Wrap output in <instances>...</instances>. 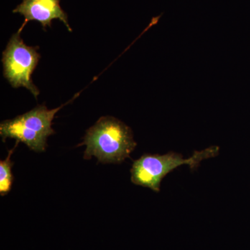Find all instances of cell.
<instances>
[{
  "mask_svg": "<svg viewBox=\"0 0 250 250\" xmlns=\"http://www.w3.org/2000/svg\"><path fill=\"white\" fill-rule=\"evenodd\" d=\"M80 146H86L85 159L95 156L103 164H121L130 157L137 143L129 126L116 118L105 116L87 130Z\"/></svg>",
  "mask_w": 250,
  "mask_h": 250,
  "instance_id": "cell-1",
  "label": "cell"
},
{
  "mask_svg": "<svg viewBox=\"0 0 250 250\" xmlns=\"http://www.w3.org/2000/svg\"><path fill=\"white\" fill-rule=\"evenodd\" d=\"M220 152L218 146H213L201 151H195L191 157L184 159L178 153L170 152L164 155L144 154L134 161L131 168V181L135 185L160 192L161 184L167 174L177 167L188 165L190 170H197L202 161L216 157Z\"/></svg>",
  "mask_w": 250,
  "mask_h": 250,
  "instance_id": "cell-2",
  "label": "cell"
},
{
  "mask_svg": "<svg viewBox=\"0 0 250 250\" xmlns=\"http://www.w3.org/2000/svg\"><path fill=\"white\" fill-rule=\"evenodd\" d=\"M63 106L49 110L45 105H39L14 119L1 122L0 135L2 141L16 139L17 142L24 143L31 150L44 152L47 138L55 133L52 127L54 116Z\"/></svg>",
  "mask_w": 250,
  "mask_h": 250,
  "instance_id": "cell-3",
  "label": "cell"
},
{
  "mask_svg": "<svg viewBox=\"0 0 250 250\" xmlns=\"http://www.w3.org/2000/svg\"><path fill=\"white\" fill-rule=\"evenodd\" d=\"M39 47H31L24 43L17 32L11 36L2 53L4 76L14 88L24 87L36 99L39 90L33 83L31 75L40 60Z\"/></svg>",
  "mask_w": 250,
  "mask_h": 250,
  "instance_id": "cell-4",
  "label": "cell"
},
{
  "mask_svg": "<svg viewBox=\"0 0 250 250\" xmlns=\"http://www.w3.org/2000/svg\"><path fill=\"white\" fill-rule=\"evenodd\" d=\"M61 0H22L14 9V14H19L24 17V23L18 32L21 33L29 21L40 22L42 28L52 27L54 19L62 21L69 31H72L68 22L67 14L61 7Z\"/></svg>",
  "mask_w": 250,
  "mask_h": 250,
  "instance_id": "cell-5",
  "label": "cell"
},
{
  "mask_svg": "<svg viewBox=\"0 0 250 250\" xmlns=\"http://www.w3.org/2000/svg\"><path fill=\"white\" fill-rule=\"evenodd\" d=\"M18 143L19 142L16 141V147L9 151L6 159L0 161V195L1 196H4L6 194L9 193L12 187L14 177L11 172V168L14 164L11 160V156L16 147H17Z\"/></svg>",
  "mask_w": 250,
  "mask_h": 250,
  "instance_id": "cell-6",
  "label": "cell"
}]
</instances>
